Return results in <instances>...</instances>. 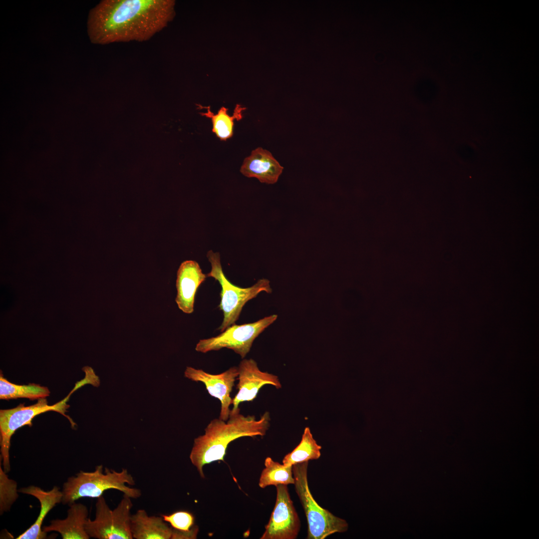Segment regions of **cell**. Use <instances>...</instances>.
<instances>
[{"label":"cell","mask_w":539,"mask_h":539,"mask_svg":"<svg viewBox=\"0 0 539 539\" xmlns=\"http://www.w3.org/2000/svg\"><path fill=\"white\" fill-rule=\"evenodd\" d=\"M103 470V465H100L93 472L81 471L69 477L63 486L61 502L70 505L81 498H98L110 489L119 491L131 499L141 496V490L129 486H134L135 481L127 469L117 472L105 468L104 473Z\"/></svg>","instance_id":"3957f363"},{"label":"cell","mask_w":539,"mask_h":539,"mask_svg":"<svg viewBox=\"0 0 539 539\" xmlns=\"http://www.w3.org/2000/svg\"><path fill=\"white\" fill-rule=\"evenodd\" d=\"M131 498L123 495L113 510L109 508L103 496L97 498L95 517L88 518L85 529L90 538L98 539H132L130 522L133 507Z\"/></svg>","instance_id":"52a82bcc"},{"label":"cell","mask_w":539,"mask_h":539,"mask_svg":"<svg viewBox=\"0 0 539 539\" xmlns=\"http://www.w3.org/2000/svg\"><path fill=\"white\" fill-rule=\"evenodd\" d=\"M184 376L192 381L204 384L209 394L221 402L219 418L227 421L231 411L230 406L233 401L230 394L238 376V367H232L221 373L212 374L202 369L188 366Z\"/></svg>","instance_id":"8fae6325"},{"label":"cell","mask_w":539,"mask_h":539,"mask_svg":"<svg viewBox=\"0 0 539 539\" xmlns=\"http://www.w3.org/2000/svg\"><path fill=\"white\" fill-rule=\"evenodd\" d=\"M18 492L31 495L36 498L40 503V512L35 522L25 531L18 536L17 539H43L46 538V534L42 529L43 522L48 513L57 504L62 501L63 494L59 488L54 486L51 490L45 491L40 488L29 486L20 488Z\"/></svg>","instance_id":"5bb4252c"},{"label":"cell","mask_w":539,"mask_h":539,"mask_svg":"<svg viewBox=\"0 0 539 539\" xmlns=\"http://www.w3.org/2000/svg\"><path fill=\"white\" fill-rule=\"evenodd\" d=\"M207 257L211 264V270L206 275L218 281L222 287L219 307L222 311L224 317L218 330L222 332L227 328L235 324L239 319L244 306L248 301L255 298L262 292L270 293L272 289L270 281L265 278L259 280L256 283L249 287L242 288L234 285L224 274L219 253L209 251Z\"/></svg>","instance_id":"8992f818"},{"label":"cell","mask_w":539,"mask_h":539,"mask_svg":"<svg viewBox=\"0 0 539 539\" xmlns=\"http://www.w3.org/2000/svg\"><path fill=\"white\" fill-rule=\"evenodd\" d=\"M198 108L207 109L206 112H200V114L211 119L213 124L212 132L222 141H226L232 137L234 134V120H241L243 117L242 112L247 109L246 107L237 104L233 115L230 116L228 113V109L224 106L221 107L217 114H214L211 111L209 106L205 107L198 105Z\"/></svg>","instance_id":"e0dca14e"},{"label":"cell","mask_w":539,"mask_h":539,"mask_svg":"<svg viewBox=\"0 0 539 539\" xmlns=\"http://www.w3.org/2000/svg\"><path fill=\"white\" fill-rule=\"evenodd\" d=\"M207 277L195 261L187 260L180 265L177 273L175 301L183 312L190 314L193 312L197 290Z\"/></svg>","instance_id":"7c38bea8"},{"label":"cell","mask_w":539,"mask_h":539,"mask_svg":"<svg viewBox=\"0 0 539 539\" xmlns=\"http://www.w3.org/2000/svg\"><path fill=\"white\" fill-rule=\"evenodd\" d=\"M276 487V498L273 510L261 539H296L300 521L291 500L287 485Z\"/></svg>","instance_id":"9c48e42d"},{"label":"cell","mask_w":539,"mask_h":539,"mask_svg":"<svg viewBox=\"0 0 539 539\" xmlns=\"http://www.w3.org/2000/svg\"><path fill=\"white\" fill-rule=\"evenodd\" d=\"M308 461L292 466L295 492L304 510L307 523V539H324L337 533L346 532V521L321 507L314 499L307 479Z\"/></svg>","instance_id":"277c9868"},{"label":"cell","mask_w":539,"mask_h":539,"mask_svg":"<svg viewBox=\"0 0 539 539\" xmlns=\"http://www.w3.org/2000/svg\"><path fill=\"white\" fill-rule=\"evenodd\" d=\"M87 384V381L85 378L77 382L66 397L52 405H48L46 398H40L35 404L30 406H24L20 404L13 408L0 410V459L5 473L9 472L10 469V439L15 431L24 425L31 426V421L36 416L49 411H55L66 417L74 427V423L65 414L69 407L67 402L75 391Z\"/></svg>","instance_id":"5b68a950"},{"label":"cell","mask_w":539,"mask_h":539,"mask_svg":"<svg viewBox=\"0 0 539 539\" xmlns=\"http://www.w3.org/2000/svg\"><path fill=\"white\" fill-rule=\"evenodd\" d=\"M88 515L86 506L74 502L70 504L65 519L52 520L49 526L43 527L42 530L46 533L58 532L63 539H88L90 537L85 529Z\"/></svg>","instance_id":"9a60e30c"},{"label":"cell","mask_w":539,"mask_h":539,"mask_svg":"<svg viewBox=\"0 0 539 539\" xmlns=\"http://www.w3.org/2000/svg\"><path fill=\"white\" fill-rule=\"evenodd\" d=\"M321 446L314 439L309 427L305 428L299 444L282 460L285 466L316 460L321 456Z\"/></svg>","instance_id":"ac0fdd59"},{"label":"cell","mask_w":539,"mask_h":539,"mask_svg":"<svg viewBox=\"0 0 539 539\" xmlns=\"http://www.w3.org/2000/svg\"><path fill=\"white\" fill-rule=\"evenodd\" d=\"M174 0H103L89 11L87 29L94 44L145 41L166 27Z\"/></svg>","instance_id":"6da1fadb"},{"label":"cell","mask_w":539,"mask_h":539,"mask_svg":"<svg viewBox=\"0 0 539 539\" xmlns=\"http://www.w3.org/2000/svg\"><path fill=\"white\" fill-rule=\"evenodd\" d=\"M265 468L263 470L259 479V486L260 488H265L269 486H276L279 485H294L292 466H285L273 461L270 457L265 459Z\"/></svg>","instance_id":"ffe728a7"},{"label":"cell","mask_w":539,"mask_h":539,"mask_svg":"<svg viewBox=\"0 0 539 539\" xmlns=\"http://www.w3.org/2000/svg\"><path fill=\"white\" fill-rule=\"evenodd\" d=\"M50 394L48 388L39 384L17 385L9 382L1 373L0 376V399L8 400L19 398L30 400L46 398Z\"/></svg>","instance_id":"d6986e66"},{"label":"cell","mask_w":539,"mask_h":539,"mask_svg":"<svg viewBox=\"0 0 539 539\" xmlns=\"http://www.w3.org/2000/svg\"><path fill=\"white\" fill-rule=\"evenodd\" d=\"M130 529L135 539H171L173 530L162 516H150L143 509L131 515Z\"/></svg>","instance_id":"2e32d148"},{"label":"cell","mask_w":539,"mask_h":539,"mask_svg":"<svg viewBox=\"0 0 539 539\" xmlns=\"http://www.w3.org/2000/svg\"><path fill=\"white\" fill-rule=\"evenodd\" d=\"M270 415L266 412L259 419L255 416H245L240 409L230 412L228 420L216 418L205 429V433L194 439L190 454L192 464L202 478H205L203 467L217 461H224L229 444L237 439L254 437L266 435L270 425Z\"/></svg>","instance_id":"7a4b0ae2"},{"label":"cell","mask_w":539,"mask_h":539,"mask_svg":"<svg viewBox=\"0 0 539 539\" xmlns=\"http://www.w3.org/2000/svg\"><path fill=\"white\" fill-rule=\"evenodd\" d=\"M161 516L173 528L180 531H189L193 527L194 524L193 515L187 511H178L170 515H162Z\"/></svg>","instance_id":"44dd1931"},{"label":"cell","mask_w":539,"mask_h":539,"mask_svg":"<svg viewBox=\"0 0 539 539\" xmlns=\"http://www.w3.org/2000/svg\"><path fill=\"white\" fill-rule=\"evenodd\" d=\"M199 532L198 527H193L189 531H183L173 528L171 539H195Z\"/></svg>","instance_id":"7402d4cb"},{"label":"cell","mask_w":539,"mask_h":539,"mask_svg":"<svg viewBox=\"0 0 539 539\" xmlns=\"http://www.w3.org/2000/svg\"><path fill=\"white\" fill-rule=\"evenodd\" d=\"M277 318L276 314H273L252 323L234 324L216 336L200 340L195 350L205 353L226 348L233 350L243 359L250 352L255 339Z\"/></svg>","instance_id":"ba28073f"},{"label":"cell","mask_w":539,"mask_h":539,"mask_svg":"<svg viewBox=\"0 0 539 539\" xmlns=\"http://www.w3.org/2000/svg\"><path fill=\"white\" fill-rule=\"evenodd\" d=\"M238 370L239 382L237 389L238 391L233 398L231 412H235L239 409L240 403L253 401L264 385H271L276 389L281 388L278 376L261 371L253 359H243L240 362Z\"/></svg>","instance_id":"30bf717a"},{"label":"cell","mask_w":539,"mask_h":539,"mask_svg":"<svg viewBox=\"0 0 539 539\" xmlns=\"http://www.w3.org/2000/svg\"><path fill=\"white\" fill-rule=\"evenodd\" d=\"M283 169L270 152L258 147L245 159L240 172L247 177L257 178L261 183L274 184Z\"/></svg>","instance_id":"4fadbf2b"}]
</instances>
